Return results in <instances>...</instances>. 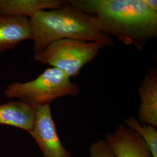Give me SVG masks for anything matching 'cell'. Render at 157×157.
<instances>
[{
    "mask_svg": "<svg viewBox=\"0 0 157 157\" xmlns=\"http://www.w3.org/2000/svg\"><path fill=\"white\" fill-rule=\"evenodd\" d=\"M35 109L33 126L29 133L39 146L44 157H72L59 139L50 105L38 106Z\"/></svg>",
    "mask_w": 157,
    "mask_h": 157,
    "instance_id": "5",
    "label": "cell"
},
{
    "mask_svg": "<svg viewBox=\"0 0 157 157\" xmlns=\"http://www.w3.org/2000/svg\"><path fill=\"white\" fill-rule=\"evenodd\" d=\"M105 47L97 42L59 40L52 42L34 59L43 64L59 69L70 78H76L83 67L91 62Z\"/></svg>",
    "mask_w": 157,
    "mask_h": 157,
    "instance_id": "4",
    "label": "cell"
},
{
    "mask_svg": "<svg viewBox=\"0 0 157 157\" xmlns=\"http://www.w3.org/2000/svg\"><path fill=\"white\" fill-rule=\"evenodd\" d=\"M67 3L92 16L102 33L127 46L143 50L157 36V12L144 0H69ZM113 39V38H112Z\"/></svg>",
    "mask_w": 157,
    "mask_h": 157,
    "instance_id": "1",
    "label": "cell"
},
{
    "mask_svg": "<svg viewBox=\"0 0 157 157\" xmlns=\"http://www.w3.org/2000/svg\"><path fill=\"white\" fill-rule=\"evenodd\" d=\"M1 13H0V17H1Z\"/></svg>",
    "mask_w": 157,
    "mask_h": 157,
    "instance_id": "14",
    "label": "cell"
},
{
    "mask_svg": "<svg viewBox=\"0 0 157 157\" xmlns=\"http://www.w3.org/2000/svg\"><path fill=\"white\" fill-rule=\"evenodd\" d=\"M30 19L11 15L0 17V54L17 47L26 40H32Z\"/></svg>",
    "mask_w": 157,
    "mask_h": 157,
    "instance_id": "7",
    "label": "cell"
},
{
    "mask_svg": "<svg viewBox=\"0 0 157 157\" xmlns=\"http://www.w3.org/2000/svg\"><path fill=\"white\" fill-rule=\"evenodd\" d=\"M30 21L33 57L38 56L52 42L59 40L97 42L106 47L114 44L112 38L97 27L93 17L69 5L67 1L59 8L38 12Z\"/></svg>",
    "mask_w": 157,
    "mask_h": 157,
    "instance_id": "2",
    "label": "cell"
},
{
    "mask_svg": "<svg viewBox=\"0 0 157 157\" xmlns=\"http://www.w3.org/2000/svg\"><path fill=\"white\" fill-rule=\"evenodd\" d=\"M80 93L78 85L62 71L54 67L45 69L32 80L9 84L4 91L8 98H18L34 108L50 105L56 98L77 96Z\"/></svg>",
    "mask_w": 157,
    "mask_h": 157,
    "instance_id": "3",
    "label": "cell"
},
{
    "mask_svg": "<svg viewBox=\"0 0 157 157\" xmlns=\"http://www.w3.org/2000/svg\"><path fill=\"white\" fill-rule=\"evenodd\" d=\"M65 2L62 0H0V13L30 19L38 12L59 8Z\"/></svg>",
    "mask_w": 157,
    "mask_h": 157,
    "instance_id": "10",
    "label": "cell"
},
{
    "mask_svg": "<svg viewBox=\"0 0 157 157\" xmlns=\"http://www.w3.org/2000/svg\"><path fill=\"white\" fill-rule=\"evenodd\" d=\"M35 114V108L23 101H8L0 105V124L16 127L30 133Z\"/></svg>",
    "mask_w": 157,
    "mask_h": 157,
    "instance_id": "9",
    "label": "cell"
},
{
    "mask_svg": "<svg viewBox=\"0 0 157 157\" xmlns=\"http://www.w3.org/2000/svg\"><path fill=\"white\" fill-rule=\"evenodd\" d=\"M144 2L151 11L157 12V1L156 0H144Z\"/></svg>",
    "mask_w": 157,
    "mask_h": 157,
    "instance_id": "13",
    "label": "cell"
},
{
    "mask_svg": "<svg viewBox=\"0 0 157 157\" xmlns=\"http://www.w3.org/2000/svg\"><path fill=\"white\" fill-rule=\"evenodd\" d=\"M105 140L115 157H152L140 136L124 124L119 125L113 133H108Z\"/></svg>",
    "mask_w": 157,
    "mask_h": 157,
    "instance_id": "6",
    "label": "cell"
},
{
    "mask_svg": "<svg viewBox=\"0 0 157 157\" xmlns=\"http://www.w3.org/2000/svg\"><path fill=\"white\" fill-rule=\"evenodd\" d=\"M90 157H115L107 141L100 140L93 143L89 150Z\"/></svg>",
    "mask_w": 157,
    "mask_h": 157,
    "instance_id": "12",
    "label": "cell"
},
{
    "mask_svg": "<svg viewBox=\"0 0 157 157\" xmlns=\"http://www.w3.org/2000/svg\"><path fill=\"white\" fill-rule=\"evenodd\" d=\"M124 123L126 126L140 136L150 150L152 157H157V128L151 124H143L133 117L126 119Z\"/></svg>",
    "mask_w": 157,
    "mask_h": 157,
    "instance_id": "11",
    "label": "cell"
},
{
    "mask_svg": "<svg viewBox=\"0 0 157 157\" xmlns=\"http://www.w3.org/2000/svg\"><path fill=\"white\" fill-rule=\"evenodd\" d=\"M140 105L138 121L143 124L157 127V68L153 67L139 86Z\"/></svg>",
    "mask_w": 157,
    "mask_h": 157,
    "instance_id": "8",
    "label": "cell"
}]
</instances>
